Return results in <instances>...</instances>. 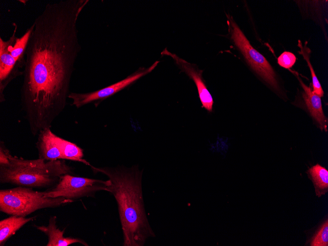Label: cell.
Instances as JSON below:
<instances>
[{
    "instance_id": "1",
    "label": "cell",
    "mask_w": 328,
    "mask_h": 246,
    "mask_svg": "<svg viewBox=\"0 0 328 246\" xmlns=\"http://www.w3.org/2000/svg\"><path fill=\"white\" fill-rule=\"evenodd\" d=\"M88 0L49 3L33 23L25 51L21 104L36 136L51 128L67 104L81 47L77 22Z\"/></svg>"
},
{
    "instance_id": "2",
    "label": "cell",
    "mask_w": 328,
    "mask_h": 246,
    "mask_svg": "<svg viewBox=\"0 0 328 246\" xmlns=\"http://www.w3.org/2000/svg\"><path fill=\"white\" fill-rule=\"evenodd\" d=\"M95 173H101L110 181L108 192L116 201L123 237V246H143L156 237L146 216L142 193V170L130 167L89 166Z\"/></svg>"
},
{
    "instance_id": "3",
    "label": "cell",
    "mask_w": 328,
    "mask_h": 246,
    "mask_svg": "<svg viewBox=\"0 0 328 246\" xmlns=\"http://www.w3.org/2000/svg\"><path fill=\"white\" fill-rule=\"evenodd\" d=\"M8 162L0 165V182L31 188H51L61 177L72 174L73 168L64 161L25 160L7 153Z\"/></svg>"
},
{
    "instance_id": "4",
    "label": "cell",
    "mask_w": 328,
    "mask_h": 246,
    "mask_svg": "<svg viewBox=\"0 0 328 246\" xmlns=\"http://www.w3.org/2000/svg\"><path fill=\"white\" fill-rule=\"evenodd\" d=\"M63 197L44 196V191L18 186L0 190V211L8 215L26 217L42 209L54 208L73 202Z\"/></svg>"
},
{
    "instance_id": "5",
    "label": "cell",
    "mask_w": 328,
    "mask_h": 246,
    "mask_svg": "<svg viewBox=\"0 0 328 246\" xmlns=\"http://www.w3.org/2000/svg\"><path fill=\"white\" fill-rule=\"evenodd\" d=\"M110 185L109 179L103 180L66 174L55 186L44 191V196L63 197L74 201L83 197H94L96 193L100 191L108 192Z\"/></svg>"
},
{
    "instance_id": "6",
    "label": "cell",
    "mask_w": 328,
    "mask_h": 246,
    "mask_svg": "<svg viewBox=\"0 0 328 246\" xmlns=\"http://www.w3.org/2000/svg\"><path fill=\"white\" fill-rule=\"evenodd\" d=\"M231 39L253 70L275 89H279L275 72L266 58L250 43L231 16L227 15Z\"/></svg>"
},
{
    "instance_id": "7",
    "label": "cell",
    "mask_w": 328,
    "mask_h": 246,
    "mask_svg": "<svg viewBox=\"0 0 328 246\" xmlns=\"http://www.w3.org/2000/svg\"><path fill=\"white\" fill-rule=\"evenodd\" d=\"M159 63V61H156L149 67L140 68L124 79L96 91L84 93L70 92L68 98L73 100L72 105L77 108L92 102H95L97 106L103 100L113 95L152 72Z\"/></svg>"
},
{
    "instance_id": "8",
    "label": "cell",
    "mask_w": 328,
    "mask_h": 246,
    "mask_svg": "<svg viewBox=\"0 0 328 246\" xmlns=\"http://www.w3.org/2000/svg\"><path fill=\"white\" fill-rule=\"evenodd\" d=\"M11 39L7 40L0 38V102L5 101L4 90L8 85L18 76L23 75V68L11 55L9 46Z\"/></svg>"
},
{
    "instance_id": "9",
    "label": "cell",
    "mask_w": 328,
    "mask_h": 246,
    "mask_svg": "<svg viewBox=\"0 0 328 246\" xmlns=\"http://www.w3.org/2000/svg\"><path fill=\"white\" fill-rule=\"evenodd\" d=\"M161 55L171 57L181 70L194 81L198 90L202 107L211 112L213 110L214 101L202 78L203 71L199 70L195 65L186 61L174 54H172L167 51L166 48L164 50Z\"/></svg>"
},
{
    "instance_id": "10",
    "label": "cell",
    "mask_w": 328,
    "mask_h": 246,
    "mask_svg": "<svg viewBox=\"0 0 328 246\" xmlns=\"http://www.w3.org/2000/svg\"><path fill=\"white\" fill-rule=\"evenodd\" d=\"M38 136L36 145L39 159L48 161L63 160L56 139V135L52 132L51 128L42 130Z\"/></svg>"
},
{
    "instance_id": "11",
    "label": "cell",
    "mask_w": 328,
    "mask_h": 246,
    "mask_svg": "<svg viewBox=\"0 0 328 246\" xmlns=\"http://www.w3.org/2000/svg\"><path fill=\"white\" fill-rule=\"evenodd\" d=\"M56 217L51 216L47 226L33 225L37 230L44 233L47 237L48 241L46 246H68L73 244L79 243L84 246L88 244L83 240L79 238L64 237L65 229L61 230L56 225Z\"/></svg>"
},
{
    "instance_id": "12",
    "label": "cell",
    "mask_w": 328,
    "mask_h": 246,
    "mask_svg": "<svg viewBox=\"0 0 328 246\" xmlns=\"http://www.w3.org/2000/svg\"><path fill=\"white\" fill-rule=\"evenodd\" d=\"M295 73L303 89L302 97L310 114L318 122L321 129H324L327 131V119L323 112L321 97L315 93L310 86L303 82L297 72Z\"/></svg>"
},
{
    "instance_id": "13",
    "label": "cell",
    "mask_w": 328,
    "mask_h": 246,
    "mask_svg": "<svg viewBox=\"0 0 328 246\" xmlns=\"http://www.w3.org/2000/svg\"><path fill=\"white\" fill-rule=\"evenodd\" d=\"M13 26L14 27V31L10 36L11 41L8 49L11 55L24 69L25 64V51L29 37L33 29V25L32 24L25 33L19 38L16 35L17 26L15 24H14Z\"/></svg>"
},
{
    "instance_id": "14",
    "label": "cell",
    "mask_w": 328,
    "mask_h": 246,
    "mask_svg": "<svg viewBox=\"0 0 328 246\" xmlns=\"http://www.w3.org/2000/svg\"><path fill=\"white\" fill-rule=\"evenodd\" d=\"M35 217L26 218L11 215L0 221V246H4L8 239L25 224L32 220Z\"/></svg>"
},
{
    "instance_id": "15",
    "label": "cell",
    "mask_w": 328,
    "mask_h": 246,
    "mask_svg": "<svg viewBox=\"0 0 328 246\" xmlns=\"http://www.w3.org/2000/svg\"><path fill=\"white\" fill-rule=\"evenodd\" d=\"M56 139L60 149L63 160H68L82 163L90 166V164L82 159L83 150L76 144L64 139L58 136Z\"/></svg>"
},
{
    "instance_id": "16",
    "label": "cell",
    "mask_w": 328,
    "mask_h": 246,
    "mask_svg": "<svg viewBox=\"0 0 328 246\" xmlns=\"http://www.w3.org/2000/svg\"><path fill=\"white\" fill-rule=\"evenodd\" d=\"M316 188L317 195L320 190H327L328 171L319 164L311 167L308 171Z\"/></svg>"
},
{
    "instance_id": "17",
    "label": "cell",
    "mask_w": 328,
    "mask_h": 246,
    "mask_svg": "<svg viewBox=\"0 0 328 246\" xmlns=\"http://www.w3.org/2000/svg\"><path fill=\"white\" fill-rule=\"evenodd\" d=\"M298 46L301 49V51L299 52V54L302 55L303 57L305 60H306L310 70L313 87V91L315 93L319 95L320 97H322L324 95V91L310 63V50L307 46V42H305L304 45L303 46L301 41L299 40Z\"/></svg>"
},
{
    "instance_id": "18",
    "label": "cell",
    "mask_w": 328,
    "mask_h": 246,
    "mask_svg": "<svg viewBox=\"0 0 328 246\" xmlns=\"http://www.w3.org/2000/svg\"><path fill=\"white\" fill-rule=\"evenodd\" d=\"M311 246H328V222L323 225L311 243Z\"/></svg>"
},
{
    "instance_id": "19",
    "label": "cell",
    "mask_w": 328,
    "mask_h": 246,
    "mask_svg": "<svg viewBox=\"0 0 328 246\" xmlns=\"http://www.w3.org/2000/svg\"><path fill=\"white\" fill-rule=\"evenodd\" d=\"M296 61V56L289 52H284L277 58L278 64L286 69L291 68Z\"/></svg>"
}]
</instances>
